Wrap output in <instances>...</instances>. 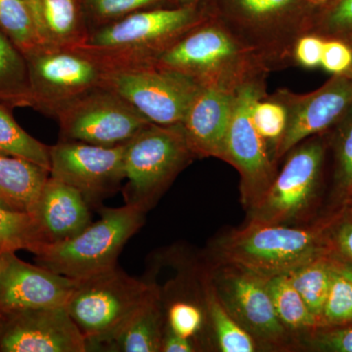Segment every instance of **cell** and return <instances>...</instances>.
Wrapping results in <instances>:
<instances>
[{
    "label": "cell",
    "instance_id": "obj_42",
    "mask_svg": "<svg viewBox=\"0 0 352 352\" xmlns=\"http://www.w3.org/2000/svg\"><path fill=\"white\" fill-rule=\"evenodd\" d=\"M311 3L314 4V6L316 9L322 8V7H325L329 6V4L332 3L335 0H310Z\"/></svg>",
    "mask_w": 352,
    "mask_h": 352
},
{
    "label": "cell",
    "instance_id": "obj_16",
    "mask_svg": "<svg viewBox=\"0 0 352 352\" xmlns=\"http://www.w3.org/2000/svg\"><path fill=\"white\" fill-rule=\"evenodd\" d=\"M0 352H87L85 336L66 305L0 316Z\"/></svg>",
    "mask_w": 352,
    "mask_h": 352
},
{
    "label": "cell",
    "instance_id": "obj_3",
    "mask_svg": "<svg viewBox=\"0 0 352 352\" xmlns=\"http://www.w3.org/2000/svg\"><path fill=\"white\" fill-rule=\"evenodd\" d=\"M207 18L195 4L146 9L91 30L85 43L76 48L106 69L150 65Z\"/></svg>",
    "mask_w": 352,
    "mask_h": 352
},
{
    "label": "cell",
    "instance_id": "obj_33",
    "mask_svg": "<svg viewBox=\"0 0 352 352\" xmlns=\"http://www.w3.org/2000/svg\"><path fill=\"white\" fill-rule=\"evenodd\" d=\"M164 0H82L90 31L111 24L138 11L157 6Z\"/></svg>",
    "mask_w": 352,
    "mask_h": 352
},
{
    "label": "cell",
    "instance_id": "obj_13",
    "mask_svg": "<svg viewBox=\"0 0 352 352\" xmlns=\"http://www.w3.org/2000/svg\"><path fill=\"white\" fill-rule=\"evenodd\" d=\"M325 155V142L317 135L293 148L263 198L250 208L249 222L292 224L302 219L316 193Z\"/></svg>",
    "mask_w": 352,
    "mask_h": 352
},
{
    "label": "cell",
    "instance_id": "obj_20",
    "mask_svg": "<svg viewBox=\"0 0 352 352\" xmlns=\"http://www.w3.org/2000/svg\"><path fill=\"white\" fill-rule=\"evenodd\" d=\"M41 45L76 48L90 34L82 0H28Z\"/></svg>",
    "mask_w": 352,
    "mask_h": 352
},
{
    "label": "cell",
    "instance_id": "obj_7",
    "mask_svg": "<svg viewBox=\"0 0 352 352\" xmlns=\"http://www.w3.org/2000/svg\"><path fill=\"white\" fill-rule=\"evenodd\" d=\"M194 159L180 124L146 126L126 144V205L147 212Z\"/></svg>",
    "mask_w": 352,
    "mask_h": 352
},
{
    "label": "cell",
    "instance_id": "obj_12",
    "mask_svg": "<svg viewBox=\"0 0 352 352\" xmlns=\"http://www.w3.org/2000/svg\"><path fill=\"white\" fill-rule=\"evenodd\" d=\"M266 94V78L247 83L236 91L235 105L221 157L239 173L241 197L248 210L263 198L277 175L276 164L256 131L252 118L254 103Z\"/></svg>",
    "mask_w": 352,
    "mask_h": 352
},
{
    "label": "cell",
    "instance_id": "obj_5",
    "mask_svg": "<svg viewBox=\"0 0 352 352\" xmlns=\"http://www.w3.org/2000/svg\"><path fill=\"white\" fill-rule=\"evenodd\" d=\"M160 293L156 284L132 277L116 266L78 280L66 307L87 339V351H102Z\"/></svg>",
    "mask_w": 352,
    "mask_h": 352
},
{
    "label": "cell",
    "instance_id": "obj_10",
    "mask_svg": "<svg viewBox=\"0 0 352 352\" xmlns=\"http://www.w3.org/2000/svg\"><path fill=\"white\" fill-rule=\"evenodd\" d=\"M210 277L220 302L256 344L272 351H289L298 346L295 336L278 317L266 288L265 277L222 263Z\"/></svg>",
    "mask_w": 352,
    "mask_h": 352
},
{
    "label": "cell",
    "instance_id": "obj_15",
    "mask_svg": "<svg viewBox=\"0 0 352 352\" xmlns=\"http://www.w3.org/2000/svg\"><path fill=\"white\" fill-rule=\"evenodd\" d=\"M283 104L287 126L274 155V163L296 145L329 131L352 104V76L333 75L314 91L296 94L288 89L271 95Z\"/></svg>",
    "mask_w": 352,
    "mask_h": 352
},
{
    "label": "cell",
    "instance_id": "obj_29",
    "mask_svg": "<svg viewBox=\"0 0 352 352\" xmlns=\"http://www.w3.org/2000/svg\"><path fill=\"white\" fill-rule=\"evenodd\" d=\"M41 245L43 238L32 214L0 207V258L22 250L34 254Z\"/></svg>",
    "mask_w": 352,
    "mask_h": 352
},
{
    "label": "cell",
    "instance_id": "obj_34",
    "mask_svg": "<svg viewBox=\"0 0 352 352\" xmlns=\"http://www.w3.org/2000/svg\"><path fill=\"white\" fill-rule=\"evenodd\" d=\"M335 127L336 179L347 197L352 192V104Z\"/></svg>",
    "mask_w": 352,
    "mask_h": 352
},
{
    "label": "cell",
    "instance_id": "obj_28",
    "mask_svg": "<svg viewBox=\"0 0 352 352\" xmlns=\"http://www.w3.org/2000/svg\"><path fill=\"white\" fill-rule=\"evenodd\" d=\"M0 32L24 55L43 46L28 0H0Z\"/></svg>",
    "mask_w": 352,
    "mask_h": 352
},
{
    "label": "cell",
    "instance_id": "obj_9",
    "mask_svg": "<svg viewBox=\"0 0 352 352\" xmlns=\"http://www.w3.org/2000/svg\"><path fill=\"white\" fill-rule=\"evenodd\" d=\"M103 85L157 126L182 124L201 88L182 74L151 64L107 69Z\"/></svg>",
    "mask_w": 352,
    "mask_h": 352
},
{
    "label": "cell",
    "instance_id": "obj_30",
    "mask_svg": "<svg viewBox=\"0 0 352 352\" xmlns=\"http://www.w3.org/2000/svg\"><path fill=\"white\" fill-rule=\"evenodd\" d=\"M314 13L307 34L337 39L352 48V0H335Z\"/></svg>",
    "mask_w": 352,
    "mask_h": 352
},
{
    "label": "cell",
    "instance_id": "obj_11",
    "mask_svg": "<svg viewBox=\"0 0 352 352\" xmlns=\"http://www.w3.org/2000/svg\"><path fill=\"white\" fill-rule=\"evenodd\" d=\"M62 140L115 147L151 124L110 88H94L54 113Z\"/></svg>",
    "mask_w": 352,
    "mask_h": 352
},
{
    "label": "cell",
    "instance_id": "obj_26",
    "mask_svg": "<svg viewBox=\"0 0 352 352\" xmlns=\"http://www.w3.org/2000/svg\"><path fill=\"white\" fill-rule=\"evenodd\" d=\"M335 256L336 251L322 254L287 272L320 327L323 326L322 315L332 279Z\"/></svg>",
    "mask_w": 352,
    "mask_h": 352
},
{
    "label": "cell",
    "instance_id": "obj_27",
    "mask_svg": "<svg viewBox=\"0 0 352 352\" xmlns=\"http://www.w3.org/2000/svg\"><path fill=\"white\" fill-rule=\"evenodd\" d=\"M0 156L18 157L50 171V146L41 143L16 122L12 109L0 103Z\"/></svg>",
    "mask_w": 352,
    "mask_h": 352
},
{
    "label": "cell",
    "instance_id": "obj_31",
    "mask_svg": "<svg viewBox=\"0 0 352 352\" xmlns=\"http://www.w3.org/2000/svg\"><path fill=\"white\" fill-rule=\"evenodd\" d=\"M252 122L264 143L267 146L271 157L283 138L287 126V112L283 104L271 95L266 94L254 103L252 112Z\"/></svg>",
    "mask_w": 352,
    "mask_h": 352
},
{
    "label": "cell",
    "instance_id": "obj_44",
    "mask_svg": "<svg viewBox=\"0 0 352 352\" xmlns=\"http://www.w3.org/2000/svg\"><path fill=\"white\" fill-rule=\"evenodd\" d=\"M2 266H3V256L0 258V272H1Z\"/></svg>",
    "mask_w": 352,
    "mask_h": 352
},
{
    "label": "cell",
    "instance_id": "obj_23",
    "mask_svg": "<svg viewBox=\"0 0 352 352\" xmlns=\"http://www.w3.org/2000/svg\"><path fill=\"white\" fill-rule=\"evenodd\" d=\"M0 103L10 109L32 106L27 59L0 32Z\"/></svg>",
    "mask_w": 352,
    "mask_h": 352
},
{
    "label": "cell",
    "instance_id": "obj_14",
    "mask_svg": "<svg viewBox=\"0 0 352 352\" xmlns=\"http://www.w3.org/2000/svg\"><path fill=\"white\" fill-rule=\"evenodd\" d=\"M126 144L115 147L61 140L50 146V175L82 193L88 205L119 191L124 182Z\"/></svg>",
    "mask_w": 352,
    "mask_h": 352
},
{
    "label": "cell",
    "instance_id": "obj_37",
    "mask_svg": "<svg viewBox=\"0 0 352 352\" xmlns=\"http://www.w3.org/2000/svg\"><path fill=\"white\" fill-rule=\"evenodd\" d=\"M321 66L333 75H344L352 66V48L337 39H325Z\"/></svg>",
    "mask_w": 352,
    "mask_h": 352
},
{
    "label": "cell",
    "instance_id": "obj_8",
    "mask_svg": "<svg viewBox=\"0 0 352 352\" xmlns=\"http://www.w3.org/2000/svg\"><path fill=\"white\" fill-rule=\"evenodd\" d=\"M25 57L31 108L51 117L69 102L102 87L107 71L98 60L80 48L41 46Z\"/></svg>",
    "mask_w": 352,
    "mask_h": 352
},
{
    "label": "cell",
    "instance_id": "obj_25",
    "mask_svg": "<svg viewBox=\"0 0 352 352\" xmlns=\"http://www.w3.org/2000/svg\"><path fill=\"white\" fill-rule=\"evenodd\" d=\"M204 300L212 322L220 351L223 352H254L258 349L256 340L233 318L220 302L210 275L201 279Z\"/></svg>",
    "mask_w": 352,
    "mask_h": 352
},
{
    "label": "cell",
    "instance_id": "obj_22",
    "mask_svg": "<svg viewBox=\"0 0 352 352\" xmlns=\"http://www.w3.org/2000/svg\"><path fill=\"white\" fill-rule=\"evenodd\" d=\"M166 316L161 293L146 303L102 351L160 352Z\"/></svg>",
    "mask_w": 352,
    "mask_h": 352
},
{
    "label": "cell",
    "instance_id": "obj_21",
    "mask_svg": "<svg viewBox=\"0 0 352 352\" xmlns=\"http://www.w3.org/2000/svg\"><path fill=\"white\" fill-rule=\"evenodd\" d=\"M50 171L25 160L0 156V207L32 214Z\"/></svg>",
    "mask_w": 352,
    "mask_h": 352
},
{
    "label": "cell",
    "instance_id": "obj_45",
    "mask_svg": "<svg viewBox=\"0 0 352 352\" xmlns=\"http://www.w3.org/2000/svg\"><path fill=\"white\" fill-rule=\"evenodd\" d=\"M344 75H347V76H352V66H351V69H349V72H347V73H346V74H344Z\"/></svg>",
    "mask_w": 352,
    "mask_h": 352
},
{
    "label": "cell",
    "instance_id": "obj_19",
    "mask_svg": "<svg viewBox=\"0 0 352 352\" xmlns=\"http://www.w3.org/2000/svg\"><path fill=\"white\" fill-rule=\"evenodd\" d=\"M32 215L43 244L71 239L92 223L89 205L82 193L51 175Z\"/></svg>",
    "mask_w": 352,
    "mask_h": 352
},
{
    "label": "cell",
    "instance_id": "obj_2",
    "mask_svg": "<svg viewBox=\"0 0 352 352\" xmlns=\"http://www.w3.org/2000/svg\"><path fill=\"white\" fill-rule=\"evenodd\" d=\"M315 7L310 0H217L205 12L268 72L294 64V46L307 34Z\"/></svg>",
    "mask_w": 352,
    "mask_h": 352
},
{
    "label": "cell",
    "instance_id": "obj_40",
    "mask_svg": "<svg viewBox=\"0 0 352 352\" xmlns=\"http://www.w3.org/2000/svg\"><path fill=\"white\" fill-rule=\"evenodd\" d=\"M197 349L193 340L176 335L170 329L164 327L162 351L163 352H193Z\"/></svg>",
    "mask_w": 352,
    "mask_h": 352
},
{
    "label": "cell",
    "instance_id": "obj_43",
    "mask_svg": "<svg viewBox=\"0 0 352 352\" xmlns=\"http://www.w3.org/2000/svg\"><path fill=\"white\" fill-rule=\"evenodd\" d=\"M346 198V214L352 219V192Z\"/></svg>",
    "mask_w": 352,
    "mask_h": 352
},
{
    "label": "cell",
    "instance_id": "obj_4",
    "mask_svg": "<svg viewBox=\"0 0 352 352\" xmlns=\"http://www.w3.org/2000/svg\"><path fill=\"white\" fill-rule=\"evenodd\" d=\"M151 65L187 76L201 87L237 91L270 72L217 21L207 18Z\"/></svg>",
    "mask_w": 352,
    "mask_h": 352
},
{
    "label": "cell",
    "instance_id": "obj_38",
    "mask_svg": "<svg viewBox=\"0 0 352 352\" xmlns=\"http://www.w3.org/2000/svg\"><path fill=\"white\" fill-rule=\"evenodd\" d=\"M324 44L325 39L316 34H302L294 46V64L307 69L321 66Z\"/></svg>",
    "mask_w": 352,
    "mask_h": 352
},
{
    "label": "cell",
    "instance_id": "obj_17",
    "mask_svg": "<svg viewBox=\"0 0 352 352\" xmlns=\"http://www.w3.org/2000/svg\"><path fill=\"white\" fill-rule=\"evenodd\" d=\"M78 280L25 263L8 252L0 272V316L34 308L66 305Z\"/></svg>",
    "mask_w": 352,
    "mask_h": 352
},
{
    "label": "cell",
    "instance_id": "obj_24",
    "mask_svg": "<svg viewBox=\"0 0 352 352\" xmlns=\"http://www.w3.org/2000/svg\"><path fill=\"white\" fill-rule=\"evenodd\" d=\"M264 277L278 317L289 332L296 338V335L320 327L319 321L294 286L288 273Z\"/></svg>",
    "mask_w": 352,
    "mask_h": 352
},
{
    "label": "cell",
    "instance_id": "obj_6",
    "mask_svg": "<svg viewBox=\"0 0 352 352\" xmlns=\"http://www.w3.org/2000/svg\"><path fill=\"white\" fill-rule=\"evenodd\" d=\"M101 219L62 242L43 244L34 252V261L58 274L80 280L112 270L124 245L138 232L146 212L132 206L105 208Z\"/></svg>",
    "mask_w": 352,
    "mask_h": 352
},
{
    "label": "cell",
    "instance_id": "obj_1",
    "mask_svg": "<svg viewBox=\"0 0 352 352\" xmlns=\"http://www.w3.org/2000/svg\"><path fill=\"white\" fill-rule=\"evenodd\" d=\"M342 217L310 226L256 223L222 236L212 248L217 263L245 268L263 276L289 272L298 266L335 252L333 226Z\"/></svg>",
    "mask_w": 352,
    "mask_h": 352
},
{
    "label": "cell",
    "instance_id": "obj_35",
    "mask_svg": "<svg viewBox=\"0 0 352 352\" xmlns=\"http://www.w3.org/2000/svg\"><path fill=\"white\" fill-rule=\"evenodd\" d=\"M298 344L317 351L352 352V323L324 326L300 333Z\"/></svg>",
    "mask_w": 352,
    "mask_h": 352
},
{
    "label": "cell",
    "instance_id": "obj_39",
    "mask_svg": "<svg viewBox=\"0 0 352 352\" xmlns=\"http://www.w3.org/2000/svg\"><path fill=\"white\" fill-rule=\"evenodd\" d=\"M332 241L336 252L352 263V219L344 217L333 226Z\"/></svg>",
    "mask_w": 352,
    "mask_h": 352
},
{
    "label": "cell",
    "instance_id": "obj_41",
    "mask_svg": "<svg viewBox=\"0 0 352 352\" xmlns=\"http://www.w3.org/2000/svg\"><path fill=\"white\" fill-rule=\"evenodd\" d=\"M338 263H339L340 270L352 281V263L342 258L339 254H338Z\"/></svg>",
    "mask_w": 352,
    "mask_h": 352
},
{
    "label": "cell",
    "instance_id": "obj_36",
    "mask_svg": "<svg viewBox=\"0 0 352 352\" xmlns=\"http://www.w3.org/2000/svg\"><path fill=\"white\" fill-rule=\"evenodd\" d=\"M166 327L176 335L195 340L204 325V312L200 305L179 298L168 303L166 311Z\"/></svg>",
    "mask_w": 352,
    "mask_h": 352
},
{
    "label": "cell",
    "instance_id": "obj_32",
    "mask_svg": "<svg viewBox=\"0 0 352 352\" xmlns=\"http://www.w3.org/2000/svg\"><path fill=\"white\" fill-rule=\"evenodd\" d=\"M323 326H340L352 323V281L340 270L336 252L332 279L323 315Z\"/></svg>",
    "mask_w": 352,
    "mask_h": 352
},
{
    "label": "cell",
    "instance_id": "obj_18",
    "mask_svg": "<svg viewBox=\"0 0 352 352\" xmlns=\"http://www.w3.org/2000/svg\"><path fill=\"white\" fill-rule=\"evenodd\" d=\"M235 98L236 92L217 87H201L197 92L180 124L195 157L221 160Z\"/></svg>",
    "mask_w": 352,
    "mask_h": 352
}]
</instances>
